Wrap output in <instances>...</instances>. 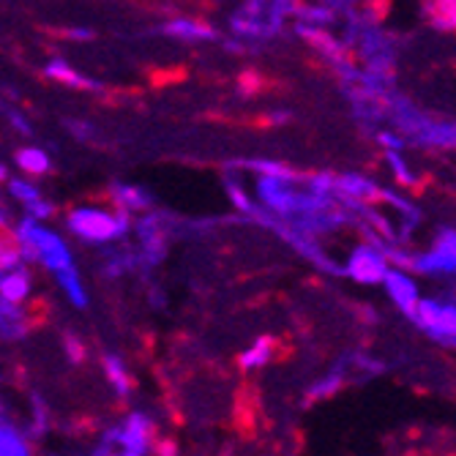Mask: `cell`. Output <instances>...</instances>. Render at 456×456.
I'll list each match as a JSON object with an SVG mask.
<instances>
[{
    "label": "cell",
    "mask_w": 456,
    "mask_h": 456,
    "mask_svg": "<svg viewBox=\"0 0 456 456\" xmlns=\"http://www.w3.org/2000/svg\"><path fill=\"white\" fill-rule=\"evenodd\" d=\"M6 183H9V194L17 197L20 202H25V208H28V205H33V202L41 200V194H38V189H36L33 183H25V181H20V178H9Z\"/></svg>",
    "instance_id": "17"
},
{
    "label": "cell",
    "mask_w": 456,
    "mask_h": 456,
    "mask_svg": "<svg viewBox=\"0 0 456 456\" xmlns=\"http://www.w3.org/2000/svg\"><path fill=\"white\" fill-rule=\"evenodd\" d=\"M112 200L118 205V211L126 214V216L129 214H142V211L151 208V197L142 189H137V186H123V183H118L112 189Z\"/></svg>",
    "instance_id": "9"
},
{
    "label": "cell",
    "mask_w": 456,
    "mask_h": 456,
    "mask_svg": "<svg viewBox=\"0 0 456 456\" xmlns=\"http://www.w3.org/2000/svg\"><path fill=\"white\" fill-rule=\"evenodd\" d=\"M104 371H107L110 383L115 386V391L120 396L132 394V378L126 375V366H123V361L118 355H104Z\"/></svg>",
    "instance_id": "10"
},
{
    "label": "cell",
    "mask_w": 456,
    "mask_h": 456,
    "mask_svg": "<svg viewBox=\"0 0 456 456\" xmlns=\"http://www.w3.org/2000/svg\"><path fill=\"white\" fill-rule=\"evenodd\" d=\"M156 451H159V456H178L175 448H173V443H159Z\"/></svg>",
    "instance_id": "19"
},
{
    "label": "cell",
    "mask_w": 456,
    "mask_h": 456,
    "mask_svg": "<svg viewBox=\"0 0 456 456\" xmlns=\"http://www.w3.org/2000/svg\"><path fill=\"white\" fill-rule=\"evenodd\" d=\"M271 353H273V342L263 337V339L255 342L252 350H246V353L240 355V366H243V369H260V366H268Z\"/></svg>",
    "instance_id": "15"
},
{
    "label": "cell",
    "mask_w": 456,
    "mask_h": 456,
    "mask_svg": "<svg viewBox=\"0 0 456 456\" xmlns=\"http://www.w3.org/2000/svg\"><path fill=\"white\" fill-rule=\"evenodd\" d=\"M257 194H260L263 205H268L271 214H279V216L296 214L298 191L289 186V181H281V178H260Z\"/></svg>",
    "instance_id": "6"
},
{
    "label": "cell",
    "mask_w": 456,
    "mask_h": 456,
    "mask_svg": "<svg viewBox=\"0 0 456 456\" xmlns=\"http://www.w3.org/2000/svg\"><path fill=\"white\" fill-rule=\"evenodd\" d=\"M55 279H58V284H61V289L66 293V298L74 304V306H86L88 304V296H86V289H82V281H79V273L74 271V268H69V271H61V273H55Z\"/></svg>",
    "instance_id": "12"
},
{
    "label": "cell",
    "mask_w": 456,
    "mask_h": 456,
    "mask_svg": "<svg viewBox=\"0 0 456 456\" xmlns=\"http://www.w3.org/2000/svg\"><path fill=\"white\" fill-rule=\"evenodd\" d=\"M383 284L388 289L391 301L407 314L412 317V312H416L419 301H421V289L416 284V279L410 276V271H402V268H388L386 276H383Z\"/></svg>",
    "instance_id": "5"
},
{
    "label": "cell",
    "mask_w": 456,
    "mask_h": 456,
    "mask_svg": "<svg viewBox=\"0 0 456 456\" xmlns=\"http://www.w3.org/2000/svg\"><path fill=\"white\" fill-rule=\"evenodd\" d=\"M167 36H175V38H183V41H211L216 38V30L211 25H205L202 20H191V17H175L170 20L167 25L161 28Z\"/></svg>",
    "instance_id": "7"
},
{
    "label": "cell",
    "mask_w": 456,
    "mask_h": 456,
    "mask_svg": "<svg viewBox=\"0 0 456 456\" xmlns=\"http://www.w3.org/2000/svg\"><path fill=\"white\" fill-rule=\"evenodd\" d=\"M6 222H9V208H6L4 197H0V227H6Z\"/></svg>",
    "instance_id": "20"
},
{
    "label": "cell",
    "mask_w": 456,
    "mask_h": 456,
    "mask_svg": "<svg viewBox=\"0 0 456 456\" xmlns=\"http://www.w3.org/2000/svg\"><path fill=\"white\" fill-rule=\"evenodd\" d=\"M339 386H342V375L337 371H330V375L325 378V380H320V383H314L312 388H309V396H306V402H317V399H325V396H334L337 391H339Z\"/></svg>",
    "instance_id": "16"
},
{
    "label": "cell",
    "mask_w": 456,
    "mask_h": 456,
    "mask_svg": "<svg viewBox=\"0 0 456 456\" xmlns=\"http://www.w3.org/2000/svg\"><path fill=\"white\" fill-rule=\"evenodd\" d=\"M388 260L383 257V252L378 246H371V243H361L353 248V255L347 260V268L345 273L355 281H363V284H378L383 281L386 271H388Z\"/></svg>",
    "instance_id": "3"
},
{
    "label": "cell",
    "mask_w": 456,
    "mask_h": 456,
    "mask_svg": "<svg viewBox=\"0 0 456 456\" xmlns=\"http://www.w3.org/2000/svg\"><path fill=\"white\" fill-rule=\"evenodd\" d=\"M47 77H53V79H58V82H66V86H74V88H96L91 79H86V77H79L66 61H50V66H47Z\"/></svg>",
    "instance_id": "13"
},
{
    "label": "cell",
    "mask_w": 456,
    "mask_h": 456,
    "mask_svg": "<svg viewBox=\"0 0 456 456\" xmlns=\"http://www.w3.org/2000/svg\"><path fill=\"white\" fill-rule=\"evenodd\" d=\"M410 320L416 322L421 330H427L435 342H443L445 347H451L456 339V306H453V301L440 304L435 298H421Z\"/></svg>",
    "instance_id": "2"
},
{
    "label": "cell",
    "mask_w": 456,
    "mask_h": 456,
    "mask_svg": "<svg viewBox=\"0 0 456 456\" xmlns=\"http://www.w3.org/2000/svg\"><path fill=\"white\" fill-rule=\"evenodd\" d=\"M9 181V170L4 167V164H0V183H6Z\"/></svg>",
    "instance_id": "21"
},
{
    "label": "cell",
    "mask_w": 456,
    "mask_h": 456,
    "mask_svg": "<svg viewBox=\"0 0 456 456\" xmlns=\"http://www.w3.org/2000/svg\"><path fill=\"white\" fill-rule=\"evenodd\" d=\"M227 189H230V200L235 202V208L238 211H243V214H248V216H255V205H252V200H248V194L243 191V186H238L235 181H227Z\"/></svg>",
    "instance_id": "18"
},
{
    "label": "cell",
    "mask_w": 456,
    "mask_h": 456,
    "mask_svg": "<svg viewBox=\"0 0 456 456\" xmlns=\"http://www.w3.org/2000/svg\"><path fill=\"white\" fill-rule=\"evenodd\" d=\"M28 293H30V273L25 268L0 273V301L17 306L28 298Z\"/></svg>",
    "instance_id": "8"
},
{
    "label": "cell",
    "mask_w": 456,
    "mask_h": 456,
    "mask_svg": "<svg viewBox=\"0 0 456 456\" xmlns=\"http://www.w3.org/2000/svg\"><path fill=\"white\" fill-rule=\"evenodd\" d=\"M453 265H456V235H453V230L440 232V238L432 246V252H427L419 260H410V268L421 271V273H443L445 271L451 276Z\"/></svg>",
    "instance_id": "4"
},
{
    "label": "cell",
    "mask_w": 456,
    "mask_h": 456,
    "mask_svg": "<svg viewBox=\"0 0 456 456\" xmlns=\"http://www.w3.org/2000/svg\"><path fill=\"white\" fill-rule=\"evenodd\" d=\"M132 227L129 216L120 211H102V208H77L69 216V230L91 243H107L120 235H126Z\"/></svg>",
    "instance_id": "1"
},
{
    "label": "cell",
    "mask_w": 456,
    "mask_h": 456,
    "mask_svg": "<svg viewBox=\"0 0 456 456\" xmlns=\"http://www.w3.org/2000/svg\"><path fill=\"white\" fill-rule=\"evenodd\" d=\"M17 164H20V170L30 175H45L50 170V156L41 148H22L17 153Z\"/></svg>",
    "instance_id": "11"
},
{
    "label": "cell",
    "mask_w": 456,
    "mask_h": 456,
    "mask_svg": "<svg viewBox=\"0 0 456 456\" xmlns=\"http://www.w3.org/2000/svg\"><path fill=\"white\" fill-rule=\"evenodd\" d=\"M0 456H30L25 437L4 424H0Z\"/></svg>",
    "instance_id": "14"
}]
</instances>
